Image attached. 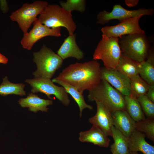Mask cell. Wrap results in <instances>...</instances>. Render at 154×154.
<instances>
[{
    "mask_svg": "<svg viewBox=\"0 0 154 154\" xmlns=\"http://www.w3.org/2000/svg\"><path fill=\"white\" fill-rule=\"evenodd\" d=\"M55 78L73 86L83 94L85 90L93 89L102 80L100 64L94 60L71 64Z\"/></svg>",
    "mask_w": 154,
    "mask_h": 154,
    "instance_id": "6da1fadb",
    "label": "cell"
},
{
    "mask_svg": "<svg viewBox=\"0 0 154 154\" xmlns=\"http://www.w3.org/2000/svg\"><path fill=\"white\" fill-rule=\"evenodd\" d=\"M88 98L89 101L101 103L112 113L117 110H125V96L103 80L89 91Z\"/></svg>",
    "mask_w": 154,
    "mask_h": 154,
    "instance_id": "7a4b0ae2",
    "label": "cell"
},
{
    "mask_svg": "<svg viewBox=\"0 0 154 154\" xmlns=\"http://www.w3.org/2000/svg\"><path fill=\"white\" fill-rule=\"evenodd\" d=\"M38 19L41 24L50 28H65L69 35L74 34L76 28L71 12L57 4L48 5Z\"/></svg>",
    "mask_w": 154,
    "mask_h": 154,
    "instance_id": "3957f363",
    "label": "cell"
},
{
    "mask_svg": "<svg viewBox=\"0 0 154 154\" xmlns=\"http://www.w3.org/2000/svg\"><path fill=\"white\" fill-rule=\"evenodd\" d=\"M119 42L121 53L139 62L146 59L151 48L145 33L123 36Z\"/></svg>",
    "mask_w": 154,
    "mask_h": 154,
    "instance_id": "277c9868",
    "label": "cell"
},
{
    "mask_svg": "<svg viewBox=\"0 0 154 154\" xmlns=\"http://www.w3.org/2000/svg\"><path fill=\"white\" fill-rule=\"evenodd\" d=\"M33 54V61L37 67V70L33 73L35 78L50 79L62 66L63 60L45 44L40 51Z\"/></svg>",
    "mask_w": 154,
    "mask_h": 154,
    "instance_id": "5b68a950",
    "label": "cell"
},
{
    "mask_svg": "<svg viewBox=\"0 0 154 154\" xmlns=\"http://www.w3.org/2000/svg\"><path fill=\"white\" fill-rule=\"evenodd\" d=\"M121 54L119 38L109 37L102 35L93 56L94 60H101L104 67L108 69H115Z\"/></svg>",
    "mask_w": 154,
    "mask_h": 154,
    "instance_id": "8992f818",
    "label": "cell"
},
{
    "mask_svg": "<svg viewBox=\"0 0 154 154\" xmlns=\"http://www.w3.org/2000/svg\"><path fill=\"white\" fill-rule=\"evenodd\" d=\"M48 5L46 1H37L31 3H25L20 8L12 13L10 16L11 20L17 22L24 34Z\"/></svg>",
    "mask_w": 154,
    "mask_h": 154,
    "instance_id": "52a82bcc",
    "label": "cell"
},
{
    "mask_svg": "<svg viewBox=\"0 0 154 154\" xmlns=\"http://www.w3.org/2000/svg\"><path fill=\"white\" fill-rule=\"evenodd\" d=\"M25 82L32 87L33 93L40 92L46 94L49 99L51 95H54L64 105L68 106L70 101L68 94L62 86H59L54 84L50 79L35 78L27 79Z\"/></svg>",
    "mask_w": 154,
    "mask_h": 154,
    "instance_id": "ba28073f",
    "label": "cell"
},
{
    "mask_svg": "<svg viewBox=\"0 0 154 154\" xmlns=\"http://www.w3.org/2000/svg\"><path fill=\"white\" fill-rule=\"evenodd\" d=\"M154 12L153 8H140L135 10H128L124 9L120 4L115 5L111 12L103 10L99 12L97 16L96 23L104 25L111 20L117 19L120 22L141 15H151Z\"/></svg>",
    "mask_w": 154,
    "mask_h": 154,
    "instance_id": "9c48e42d",
    "label": "cell"
},
{
    "mask_svg": "<svg viewBox=\"0 0 154 154\" xmlns=\"http://www.w3.org/2000/svg\"><path fill=\"white\" fill-rule=\"evenodd\" d=\"M142 16L127 19L115 25L103 27L101 29L102 35L109 37L119 38L126 35L144 33V31L140 28L139 23Z\"/></svg>",
    "mask_w": 154,
    "mask_h": 154,
    "instance_id": "30bf717a",
    "label": "cell"
},
{
    "mask_svg": "<svg viewBox=\"0 0 154 154\" xmlns=\"http://www.w3.org/2000/svg\"><path fill=\"white\" fill-rule=\"evenodd\" d=\"M33 26L29 32L24 34L21 43L23 47L29 50L38 40L48 36L59 37L61 36V27L52 28L41 24L38 19L33 23Z\"/></svg>",
    "mask_w": 154,
    "mask_h": 154,
    "instance_id": "8fae6325",
    "label": "cell"
},
{
    "mask_svg": "<svg viewBox=\"0 0 154 154\" xmlns=\"http://www.w3.org/2000/svg\"><path fill=\"white\" fill-rule=\"evenodd\" d=\"M102 80L107 81L124 96L131 94L130 79L115 69L101 67Z\"/></svg>",
    "mask_w": 154,
    "mask_h": 154,
    "instance_id": "7c38bea8",
    "label": "cell"
},
{
    "mask_svg": "<svg viewBox=\"0 0 154 154\" xmlns=\"http://www.w3.org/2000/svg\"><path fill=\"white\" fill-rule=\"evenodd\" d=\"M97 112L93 116L89 118V122L101 129L108 136H111L113 124L112 112L101 103L95 101Z\"/></svg>",
    "mask_w": 154,
    "mask_h": 154,
    "instance_id": "4fadbf2b",
    "label": "cell"
},
{
    "mask_svg": "<svg viewBox=\"0 0 154 154\" xmlns=\"http://www.w3.org/2000/svg\"><path fill=\"white\" fill-rule=\"evenodd\" d=\"M113 125L127 137L135 129V121L125 110L116 111L112 113Z\"/></svg>",
    "mask_w": 154,
    "mask_h": 154,
    "instance_id": "5bb4252c",
    "label": "cell"
},
{
    "mask_svg": "<svg viewBox=\"0 0 154 154\" xmlns=\"http://www.w3.org/2000/svg\"><path fill=\"white\" fill-rule=\"evenodd\" d=\"M146 137L144 133L135 129L128 137L129 151H140L143 154H154V146L146 141Z\"/></svg>",
    "mask_w": 154,
    "mask_h": 154,
    "instance_id": "9a60e30c",
    "label": "cell"
},
{
    "mask_svg": "<svg viewBox=\"0 0 154 154\" xmlns=\"http://www.w3.org/2000/svg\"><path fill=\"white\" fill-rule=\"evenodd\" d=\"M76 35H69L57 52V54L63 60L72 57L79 60L83 58L84 53L76 42Z\"/></svg>",
    "mask_w": 154,
    "mask_h": 154,
    "instance_id": "2e32d148",
    "label": "cell"
},
{
    "mask_svg": "<svg viewBox=\"0 0 154 154\" xmlns=\"http://www.w3.org/2000/svg\"><path fill=\"white\" fill-rule=\"evenodd\" d=\"M79 140L82 142H88L99 146L107 148L110 139L101 129L92 126L89 130L79 133Z\"/></svg>",
    "mask_w": 154,
    "mask_h": 154,
    "instance_id": "e0dca14e",
    "label": "cell"
},
{
    "mask_svg": "<svg viewBox=\"0 0 154 154\" xmlns=\"http://www.w3.org/2000/svg\"><path fill=\"white\" fill-rule=\"evenodd\" d=\"M18 102L22 107L28 108L29 110L34 112L39 111L47 112L48 109L47 106L53 103L51 100L41 98L32 93L29 94L26 98L20 99Z\"/></svg>",
    "mask_w": 154,
    "mask_h": 154,
    "instance_id": "ac0fdd59",
    "label": "cell"
},
{
    "mask_svg": "<svg viewBox=\"0 0 154 154\" xmlns=\"http://www.w3.org/2000/svg\"><path fill=\"white\" fill-rule=\"evenodd\" d=\"M141 67L140 62L135 61L121 53L115 69L130 79L139 74Z\"/></svg>",
    "mask_w": 154,
    "mask_h": 154,
    "instance_id": "d6986e66",
    "label": "cell"
},
{
    "mask_svg": "<svg viewBox=\"0 0 154 154\" xmlns=\"http://www.w3.org/2000/svg\"><path fill=\"white\" fill-rule=\"evenodd\" d=\"M111 136L114 141L110 147L112 154H129L128 137L122 134L113 125L111 128Z\"/></svg>",
    "mask_w": 154,
    "mask_h": 154,
    "instance_id": "ffe728a7",
    "label": "cell"
},
{
    "mask_svg": "<svg viewBox=\"0 0 154 154\" xmlns=\"http://www.w3.org/2000/svg\"><path fill=\"white\" fill-rule=\"evenodd\" d=\"M146 60L140 62L139 75L149 85L154 84V53L153 47L150 50Z\"/></svg>",
    "mask_w": 154,
    "mask_h": 154,
    "instance_id": "44dd1931",
    "label": "cell"
},
{
    "mask_svg": "<svg viewBox=\"0 0 154 154\" xmlns=\"http://www.w3.org/2000/svg\"><path fill=\"white\" fill-rule=\"evenodd\" d=\"M52 81L56 83L65 89L68 94H69L73 98L78 106L80 110V117L82 116V112L83 110L88 108L90 110L93 109L91 106L88 104L86 102L84 96L74 87L60 80L53 79Z\"/></svg>",
    "mask_w": 154,
    "mask_h": 154,
    "instance_id": "7402d4cb",
    "label": "cell"
},
{
    "mask_svg": "<svg viewBox=\"0 0 154 154\" xmlns=\"http://www.w3.org/2000/svg\"><path fill=\"white\" fill-rule=\"evenodd\" d=\"M125 110L135 122L146 117L137 98L131 96H125Z\"/></svg>",
    "mask_w": 154,
    "mask_h": 154,
    "instance_id": "603a6c76",
    "label": "cell"
},
{
    "mask_svg": "<svg viewBox=\"0 0 154 154\" xmlns=\"http://www.w3.org/2000/svg\"><path fill=\"white\" fill-rule=\"evenodd\" d=\"M25 85L23 84H15L10 82L7 76L3 79L0 85V95L5 96L9 94H15L21 96L25 95V92L24 89Z\"/></svg>",
    "mask_w": 154,
    "mask_h": 154,
    "instance_id": "cb8c5ba5",
    "label": "cell"
},
{
    "mask_svg": "<svg viewBox=\"0 0 154 154\" xmlns=\"http://www.w3.org/2000/svg\"><path fill=\"white\" fill-rule=\"evenodd\" d=\"M130 79L131 96L137 98L139 96L146 94L149 85L142 79L139 74L135 76Z\"/></svg>",
    "mask_w": 154,
    "mask_h": 154,
    "instance_id": "d4e9b609",
    "label": "cell"
},
{
    "mask_svg": "<svg viewBox=\"0 0 154 154\" xmlns=\"http://www.w3.org/2000/svg\"><path fill=\"white\" fill-rule=\"evenodd\" d=\"M135 129L145 134L146 137L154 142V118H145L135 122Z\"/></svg>",
    "mask_w": 154,
    "mask_h": 154,
    "instance_id": "484cf974",
    "label": "cell"
},
{
    "mask_svg": "<svg viewBox=\"0 0 154 154\" xmlns=\"http://www.w3.org/2000/svg\"><path fill=\"white\" fill-rule=\"evenodd\" d=\"M60 4L64 9L71 12L76 11L82 13L86 9V1L85 0H67L66 2L61 1Z\"/></svg>",
    "mask_w": 154,
    "mask_h": 154,
    "instance_id": "4316f807",
    "label": "cell"
},
{
    "mask_svg": "<svg viewBox=\"0 0 154 154\" xmlns=\"http://www.w3.org/2000/svg\"><path fill=\"white\" fill-rule=\"evenodd\" d=\"M137 99L147 117L154 118V103L146 95L139 96Z\"/></svg>",
    "mask_w": 154,
    "mask_h": 154,
    "instance_id": "83f0119b",
    "label": "cell"
},
{
    "mask_svg": "<svg viewBox=\"0 0 154 154\" xmlns=\"http://www.w3.org/2000/svg\"><path fill=\"white\" fill-rule=\"evenodd\" d=\"M146 95L150 100L154 103V84L149 85Z\"/></svg>",
    "mask_w": 154,
    "mask_h": 154,
    "instance_id": "f1b7e54d",
    "label": "cell"
},
{
    "mask_svg": "<svg viewBox=\"0 0 154 154\" xmlns=\"http://www.w3.org/2000/svg\"><path fill=\"white\" fill-rule=\"evenodd\" d=\"M139 1L138 0H125V3L128 7H132L136 6Z\"/></svg>",
    "mask_w": 154,
    "mask_h": 154,
    "instance_id": "f546056e",
    "label": "cell"
},
{
    "mask_svg": "<svg viewBox=\"0 0 154 154\" xmlns=\"http://www.w3.org/2000/svg\"><path fill=\"white\" fill-rule=\"evenodd\" d=\"M1 8L4 13H5L9 10V7L6 1H1Z\"/></svg>",
    "mask_w": 154,
    "mask_h": 154,
    "instance_id": "4dcf8cb0",
    "label": "cell"
},
{
    "mask_svg": "<svg viewBox=\"0 0 154 154\" xmlns=\"http://www.w3.org/2000/svg\"><path fill=\"white\" fill-rule=\"evenodd\" d=\"M8 61V59L5 56L0 53V63L6 64Z\"/></svg>",
    "mask_w": 154,
    "mask_h": 154,
    "instance_id": "1f68e13d",
    "label": "cell"
},
{
    "mask_svg": "<svg viewBox=\"0 0 154 154\" xmlns=\"http://www.w3.org/2000/svg\"><path fill=\"white\" fill-rule=\"evenodd\" d=\"M129 154H139L137 152L130 151Z\"/></svg>",
    "mask_w": 154,
    "mask_h": 154,
    "instance_id": "d6a6232c",
    "label": "cell"
}]
</instances>
